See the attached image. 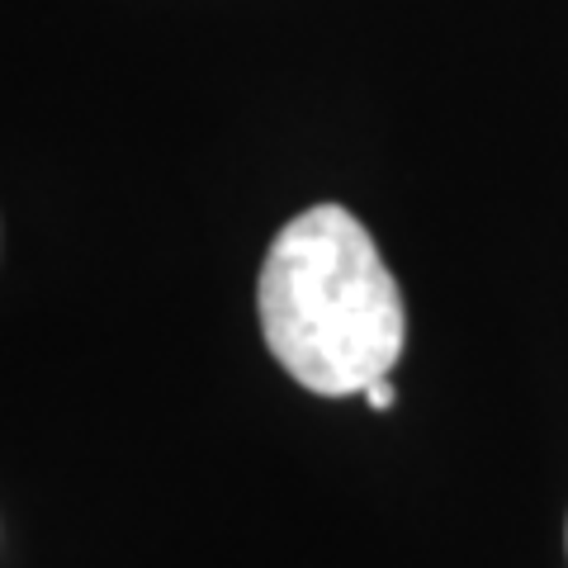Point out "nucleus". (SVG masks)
Here are the masks:
<instances>
[{
	"label": "nucleus",
	"instance_id": "f257e3e1",
	"mask_svg": "<svg viewBox=\"0 0 568 568\" xmlns=\"http://www.w3.org/2000/svg\"><path fill=\"white\" fill-rule=\"evenodd\" d=\"M261 336L308 394L351 398L403 361L407 308L375 237L342 204L280 227L256 284Z\"/></svg>",
	"mask_w": 568,
	"mask_h": 568
},
{
	"label": "nucleus",
	"instance_id": "f03ea898",
	"mask_svg": "<svg viewBox=\"0 0 568 568\" xmlns=\"http://www.w3.org/2000/svg\"><path fill=\"white\" fill-rule=\"evenodd\" d=\"M365 403L375 407V413H388V407H394V388H388V375L365 388Z\"/></svg>",
	"mask_w": 568,
	"mask_h": 568
}]
</instances>
